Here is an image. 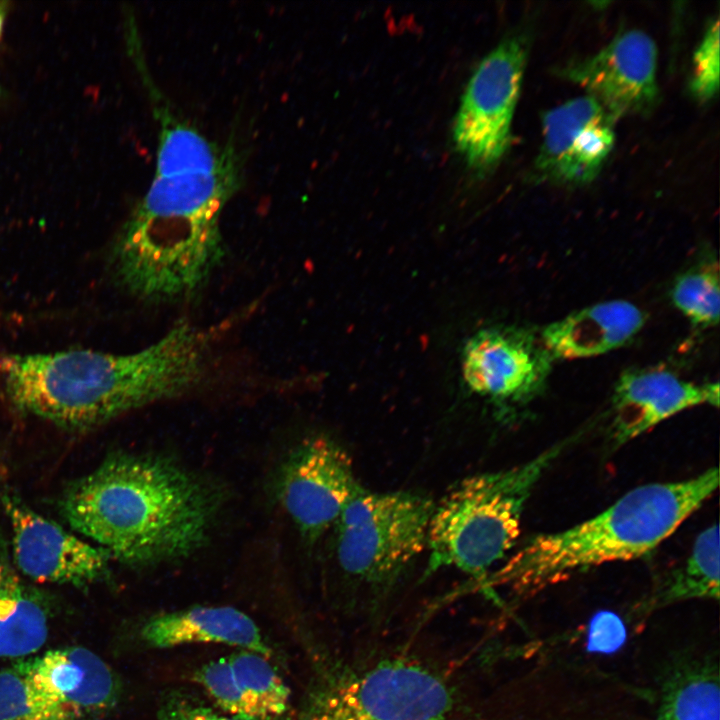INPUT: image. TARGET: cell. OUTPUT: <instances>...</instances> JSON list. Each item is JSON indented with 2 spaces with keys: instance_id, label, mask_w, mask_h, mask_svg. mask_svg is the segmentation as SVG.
<instances>
[{
  "instance_id": "cell-1",
  "label": "cell",
  "mask_w": 720,
  "mask_h": 720,
  "mask_svg": "<svg viewBox=\"0 0 720 720\" xmlns=\"http://www.w3.org/2000/svg\"><path fill=\"white\" fill-rule=\"evenodd\" d=\"M235 155L194 136L159 138L155 173L111 253L115 279L150 302L193 296L224 257L222 211L235 192Z\"/></svg>"
},
{
  "instance_id": "cell-2",
  "label": "cell",
  "mask_w": 720,
  "mask_h": 720,
  "mask_svg": "<svg viewBox=\"0 0 720 720\" xmlns=\"http://www.w3.org/2000/svg\"><path fill=\"white\" fill-rule=\"evenodd\" d=\"M209 354V334L182 320L137 352L11 354L0 374L18 410L82 429L190 391L204 379Z\"/></svg>"
},
{
  "instance_id": "cell-3",
  "label": "cell",
  "mask_w": 720,
  "mask_h": 720,
  "mask_svg": "<svg viewBox=\"0 0 720 720\" xmlns=\"http://www.w3.org/2000/svg\"><path fill=\"white\" fill-rule=\"evenodd\" d=\"M69 526L121 562L187 557L208 539L219 500L197 475L161 456L116 453L64 493Z\"/></svg>"
},
{
  "instance_id": "cell-4",
  "label": "cell",
  "mask_w": 720,
  "mask_h": 720,
  "mask_svg": "<svg viewBox=\"0 0 720 720\" xmlns=\"http://www.w3.org/2000/svg\"><path fill=\"white\" fill-rule=\"evenodd\" d=\"M716 467L683 481L638 486L599 514L537 535L484 583L528 597L592 567L647 555L717 490Z\"/></svg>"
},
{
  "instance_id": "cell-5",
  "label": "cell",
  "mask_w": 720,
  "mask_h": 720,
  "mask_svg": "<svg viewBox=\"0 0 720 720\" xmlns=\"http://www.w3.org/2000/svg\"><path fill=\"white\" fill-rule=\"evenodd\" d=\"M554 446L524 464L467 477L435 504L427 533L426 575L452 567L483 584L515 544L525 504L559 455Z\"/></svg>"
},
{
  "instance_id": "cell-6",
  "label": "cell",
  "mask_w": 720,
  "mask_h": 720,
  "mask_svg": "<svg viewBox=\"0 0 720 720\" xmlns=\"http://www.w3.org/2000/svg\"><path fill=\"white\" fill-rule=\"evenodd\" d=\"M448 682L409 658L318 671L290 720H461Z\"/></svg>"
},
{
  "instance_id": "cell-7",
  "label": "cell",
  "mask_w": 720,
  "mask_h": 720,
  "mask_svg": "<svg viewBox=\"0 0 720 720\" xmlns=\"http://www.w3.org/2000/svg\"><path fill=\"white\" fill-rule=\"evenodd\" d=\"M434 507L413 492L361 488L334 525L342 573L376 594L392 588L426 548Z\"/></svg>"
},
{
  "instance_id": "cell-8",
  "label": "cell",
  "mask_w": 720,
  "mask_h": 720,
  "mask_svg": "<svg viewBox=\"0 0 720 720\" xmlns=\"http://www.w3.org/2000/svg\"><path fill=\"white\" fill-rule=\"evenodd\" d=\"M526 59V42L520 36H511L481 60L466 86L453 140L473 170L493 168L510 145Z\"/></svg>"
},
{
  "instance_id": "cell-9",
  "label": "cell",
  "mask_w": 720,
  "mask_h": 720,
  "mask_svg": "<svg viewBox=\"0 0 720 720\" xmlns=\"http://www.w3.org/2000/svg\"><path fill=\"white\" fill-rule=\"evenodd\" d=\"M362 487L345 449L325 436L300 443L284 461L278 478L282 506L307 542H315Z\"/></svg>"
},
{
  "instance_id": "cell-10",
  "label": "cell",
  "mask_w": 720,
  "mask_h": 720,
  "mask_svg": "<svg viewBox=\"0 0 720 720\" xmlns=\"http://www.w3.org/2000/svg\"><path fill=\"white\" fill-rule=\"evenodd\" d=\"M614 118L593 97L570 99L544 113L536 176L557 184L583 185L600 173L615 141Z\"/></svg>"
},
{
  "instance_id": "cell-11",
  "label": "cell",
  "mask_w": 720,
  "mask_h": 720,
  "mask_svg": "<svg viewBox=\"0 0 720 720\" xmlns=\"http://www.w3.org/2000/svg\"><path fill=\"white\" fill-rule=\"evenodd\" d=\"M657 58L656 44L647 33L628 30L595 54L570 62L561 74L616 119L654 107L658 98Z\"/></svg>"
},
{
  "instance_id": "cell-12",
  "label": "cell",
  "mask_w": 720,
  "mask_h": 720,
  "mask_svg": "<svg viewBox=\"0 0 720 720\" xmlns=\"http://www.w3.org/2000/svg\"><path fill=\"white\" fill-rule=\"evenodd\" d=\"M12 530V551L19 571L38 582L82 586L105 576L111 556L12 495L2 498Z\"/></svg>"
},
{
  "instance_id": "cell-13",
  "label": "cell",
  "mask_w": 720,
  "mask_h": 720,
  "mask_svg": "<svg viewBox=\"0 0 720 720\" xmlns=\"http://www.w3.org/2000/svg\"><path fill=\"white\" fill-rule=\"evenodd\" d=\"M551 359L543 345L523 329L486 328L464 346L463 378L473 393L497 405L518 404L542 386Z\"/></svg>"
},
{
  "instance_id": "cell-14",
  "label": "cell",
  "mask_w": 720,
  "mask_h": 720,
  "mask_svg": "<svg viewBox=\"0 0 720 720\" xmlns=\"http://www.w3.org/2000/svg\"><path fill=\"white\" fill-rule=\"evenodd\" d=\"M217 709L236 720H290L291 690L261 653L236 649L201 665L193 674Z\"/></svg>"
},
{
  "instance_id": "cell-15",
  "label": "cell",
  "mask_w": 720,
  "mask_h": 720,
  "mask_svg": "<svg viewBox=\"0 0 720 720\" xmlns=\"http://www.w3.org/2000/svg\"><path fill=\"white\" fill-rule=\"evenodd\" d=\"M612 404L610 435L622 445L691 407H718L719 384H695L665 369L633 370L617 381Z\"/></svg>"
},
{
  "instance_id": "cell-16",
  "label": "cell",
  "mask_w": 720,
  "mask_h": 720,
  "mask_svg": "<svg viewBox=\"0 0 720 720\" xmlns=\"http://www.w3.org/2000/svg\"><path fill=\"white\" fill-rule=\"evenodd\" d=\"M30 673L38 690L70 720L102 715L120 698V682L112 668L84 647L54 649L33 657Z\"/></svg>"
},
{
  "instance_id": "cell-17",
  "label": "cell",
  "mask_w": 720,
  "mask_h": 720,
  "mask_svg": "<svg viewBox=\"0 0 720 720\" xmlns=\"http://www.w3.org/2000/svg\"><path fill=\"white\" fill-rule=\"evenodd\" d=\"M146 649L214 643L248 649L270 659L273 651L254 620L231 606H192L153 614L137 630Z\"/></svg>"
},
{
  "instance_id": "cell-18",
  "label": "cell",
  "mask_w": 720,
  "mask_h": 720,
  "mask_svg": "<svg viewBox=\"0 0 720 720\" xmlns=\"http://www.w3.org/2000/svg\"><path fill=\"white\" fill-rule=\"evenodd\" d=\"M644 322V313L635 304L610 300L548 324L541 332V342L551 358L594 357L625 344Z\"/></svg>"
},
{
  "instance_id": "cell-19",
  "label": "cell",
  "mask_w": 720,
  "mask_h": 720,
  "mask_svg": "<svg viewBox=\"0 0 720 720\" xmlns=\"http://www.w3.org/2000/svg\"><path fill=\"white\" fill-rule=\"evenodd\" d=\"M48 633L46 602L0 555V657L34 654L46 642Z\"/></svg>"
},
{
  "instance_id": "cell-20",
  "label": "cell",
  "mask_w": 720,
  "mask_h": 720,
  "mask_svg": "<svg viewBox=\"0 0 720 720\" xmlns=\"http://www.w3.org/2000/svg\"><path fill=\"white\" fill-rule=\"evenodd\" d=\"M719 599V530L714 524L696 538L690 555L650 598V607L691 599Z\"/></svg>"
},
{
  "instance_id": "cell-21",
  "label": "cell",
  "mask_w": 720,
  "mask_h": 720,
  "mask_svg": "<svg viewBox=\"0 0 720 720\" xmlns=\"http://www.w3.org/2000/svg\"><path fill=\"white\" fill-rule=\"evenodd\" d=\"M30 668L26 658L0 671V720H70L34 685Z\"/></svg>"
},
{
  "instance_id": "cell-22",
  "label": "cell",
  "mask_w": 720,
  "mask_h": 720,
  "mask_svg": "<svg viewBox=\"0 0 720 720\" xmlns=\"http://www.w3.org/2000/svg\"><path fill=\"white\" fill-rule=\"evenodd\" d=\"M672 300L694 324L705 327L716 325L720 312L717 265H702L680 275L672 288Z\"/></svg>"
},
{
  "instance_id": "cell-23",
  "label": "cell",
  "mask_w": 720,
  "mask_h": 720,
  "mask_svg": "<svg viewBox=\"0 0 720 720\" xmlns=\"http://www.w3.org/2000/svg\"><path fill=\"white\" fill-rule=\"evenodd\" d=\"M719 19L713 20L693 57L691 91L700 101L711 100L719 88Z\"/></svg>"
},
{
  "instance_id": "cell-24",
  "label": "cell",
  "mask_w": 720,
  "mask_h": 720,
  "mask_svg": "<svg viewBox=\"0 0 720 720\" xmlns=\"http://www.w3.org/2000/svg\"><path fill=\"white\" fill-rule=\"evenodd\" d=\"M157 720H236L196 693L183 688L165 691L160 697Z\"/></svg>"
},
{
  "instance_id": "cell-25",
  "label": "cell",
  "mask_w": 720,
  "mask_h": 720,
  "mask_svg": "<svg viewBox=\"0 0 720 720\" xmlns=\"http://www.w3.org/2000/svg\"><path fill=\"white\" fill-rule=\"evenodd\" d=\"M626 630L622 620L614 613L602 611L590 622L588 649L593 652L612 653L622 646Z\"/></svg>"
},
{
  "instance_id": "cell-26",
  "label": "cell",
  "mask_w": 720,
  "mask_h": 720,
  "mask_svg": "<svg viewBox=\"0 0 720 720\" xmlns=\"http://www.w3.org/2000/svg\"><path fill=\"white\" fill-rule=\"evenodd\" d=\"M8 3L6 1H0V38L3 32V27L7 15Z\"/></svg>"
},
{
  "instance_id": "cell-27",
  "label": "cell",
  "mask_w": 720,
  "mask_h": 720,
  "mask_svg": "<svg viewBox=\"0 0 720 720\" xmlns=\"http://www.w3.org/2000/svg\"><path fill=\"white\" fill-rule=\"evenodd\" d=\"M0 94H1V87H0Z\"/></svg>"
}]
</instances>
